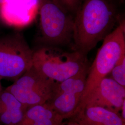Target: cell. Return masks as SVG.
<instances>
[{
    "label": "cell",
    "instance_id": "obj_1",
    "mask_svg": "<svg viewBox=\"0 0 125 125\" xmlns=\"http://www.w3.org/2000/svg\"><path fill=\"white\" fill-rule=\"evenodd\" d=\"M119 20L109 0H83L74 17L72 50L88 55L114 29Z\"/></svg>",
    "mask_w": 125,
    "mask_h": 125
},
{
    "label": "cell",
    "instance_id": "obj_2",
    "mask_svg": "<svg viewBox=\"0 0 125 125\" xmlns=\"http://www.w3.org/2000/svg\"><path fill=\"white\" fill-rule=\"evenodd\" d=\"M89 66L87 55L79 51L66 52L52 46H41L33 51L32 67L55 82L88 72Z\"/></svg>",
    "mask_w": 125,
    "mask_h": 125
},
{
    "label": "cell",
    "instance_id": "obj_3",
    "mask_svg": "<svg viewBox=\"0 0 125 125\" xmlns=\"http://www.w3.org/2000/svg\"><path fill=\"white\" fill-rule=\"evenodd\" d=\"M39 40L41 46L60 47L72 44L74 17L52 0L39 6Z\"/></svg>",
    "mask_w": 125,
    "mask_h": 125
},
{
    "label": "cell",
    "instance_id": "obj_4",
    "mask_svg": "<svg viewBox=\"0 0 125 125\" xmlns=\"http://www.w3.org/2000/svg\"><path fill=\"white\" fill-rule=\"evenodd\" d=\"M95 58L90 66L81 101L110 74L112 69L125 55V21L123 20L103 40Z\"/></svg>",
    "mask_w": 125,
    "mask_h": 125
},
{
    "label": "cell",
    "instance_id": "obj_5",
    "mask_svg": "<svg viewBox=\"0 0 125 125\" xmlns=\"http://www.w3.org/2000/svg\"><path fill=\"white\" fill-rule=\"evenodd\" d=\"M33 51L20 33L0 38V76L17 80L32 66Z\"/></svg>",
    "mask_w": 125,
    "mask_h": 125
},
{
    "label": "cell",
    "instance_id": "obj_6",
    "mask_svg": "<svg viewBox=\"0 0 125 125\" xmlns=\"http://www.w3.org/2000/svg\"><path fill=\"white\" fill-rule=\"evenodd\" d=\"M56 83L40 74L32 66L5 90L28 108L46 103Z\"/></svg>",
    "mask_w": 125,
    "mask_h": 125
},
{
    "label": "cell",
    "instance_id": "obj_7",
    "mask_svg": "<svg viewBox=\"0 0 125 125\" xmlns=\"http://www.w3.org/2000/svg\"><path fill=\"white\" fill-rule=\"evenodd\" d=\"M88 72L56 83L46 103L63 119L72 118L80 105Z\"/></svg>",
    "mask_w": 125,
    "mask_h": 125
},
{
    "label": "cell",
    "instance_id": "obj_8",
    "mask_svg": "<svg viewBox=\"0 0 125 125\" xmlns=\"http://www.w3.org/2000/svg\"><path fill=\"white\" fill-rule=\"evenodd\" d=\"M124 102L125 87L106 76L82 101L76 113L83 107L98 106L119 113Z\"/></svg>",
    "mask_w": 125,
    "mask_h": 125
},
{
    "label": "cell",
    "instance_id": "obj_9",
    "mask_svg": "<svg viewBox=\"0 0 125 125\" xmlns=\"http://www.w3.org/2000/svg\"><path fill=\"white\" fill-rule=\"evenodd\" d=\"M39 6L38 0H5L0 5V21L9 27H26L35 19Z\"/></svg>",
    "mask_w": 125,
    "mask_h": 125
},
{
    "label": "cell",
    "instance_id": "obj_10",
    "mask_svg": "<svg viewBox=\"0 0 125 125\" xmlns=\"http://www.w3.org/2000/svg\"><path fill=\"white\" fill-rule=\"evenodd\" d=\"M72 118L84 125H125L119 113L98 106L83 107Z\"/></svg>",
    "mask_w": 125,
    "mask_h": 125
},
{
    "label": "cell",
    "instance_id": "obj_11",
    "mask_svg": "<svg viewBox=\"0 0 125 125\" xmlns=\"http://www.w3.org/2000/svg\"><path fill=\"white\" fill-rule=\"evenodd\" d=\"M63 120L45 103L28 107L17 125H62Z\"/></svg>",
    "mask_w": 125,
    "mask_h": 125
},
{
    "label": "cell",
    "instance_id": "obj_12",
    "mask_svg": "<svg viewBox=\"0 0 125 125\" xmlns=\"http://www.w3.org/2000/svg\"><path fill=\"white\" fill-rule=\"evenodd\" d=\"M27 109L13 94L5 89L0 94V124L17 125Z\"/></svg>",
    "mask_w": 125,
    "mask_h": 125
},
{
    "label": "cell",
    "instance_id": "obj_13",
    "mask_svg": "<svg viewBox=\"0 0 125 125\" xmlns=\"http://www.w3.org/2000/svg\"><path fill=\"white\" fill-rule=\"evenodd\" d=\"M110 77L119 84L125 87V55L117 62L110 72Z\"/></svg>",
    "mask_w": 125,
    "mask_h": 125
},
{
    "label": "cell",
    "instance_id": "obj_14",
    "mask_svg": "<svg viewBox=\"0 0 125 125\" xmlns=\"http://www.w3.org/2000/svg\"><path fill=\"white\" fill-rule=\"evenodd\" d=\"M70 14L76 13L83 0H52Z\"/></svg>",
    "mask_w": 125,
    "mask_h": 125
},
{
    "label": "cell",
    "instance_id": "obj_15",
    "mask_svg": "<svg viewBox=\"0 0 125 125\" xmlns=\"http://www.w3.org/2000/svg\"><path fill=\"white\" fill-rule=\"evenodd\" d=\"M64 125H84L78 121H76L75 120H73L71 122H69L67 124Z\"/></svg>",
    "mask_w": 125,
    "mask_h": 125
},
{
    "label": "cell",
    "instance_id": "obj_16",
    "mask_svg": "<svg viewBox=\"0 0 125 125\" xmlns=\"http://www.w3.org/2000/svg\"><path fill=\"white\" fill-rule=\"evenodd\" d=\"M125 102H124L123 104V105L121 107V117H122V118L125 120Z\"/></svg>",
    "mask_w": 125,
    "mask_h": 125
},
{
    "label": "cell",
    "instance_id": "obj_17",
    "mask_svg": "<svg viewBox=\"0 0 125 125\" xmlns=\"http://www.w3.org/2000/svg\"><path fill=\"white\" fill-rule=\"evenodd\" d=\"M3 91V89H2V86L1 85V83H0V94L1 93V92H2Z\"/></svg>",
    "mask_w": 125,
    "mask_h": 125
},
{
    "label": "cell",
    "instance_id": "obj_18",
    "mask_svg": "<svg viewBox=\"0 0 125 125\" xmlns=\"http://www.w3.org/2000/svg\"><path fill=\"white\" fill-rule=\"evenodd\" d=\"M4 0H0V5L4 1Z\"/></svg>",
    "mask_w": 125,
    "mask_h": 125
},
{
    "label": "cell",
    "instance_id": "obj_19",
    "mask_svg": "<svg viewBox=\"0 0 125 125\" xmlns=\"http://www.w3.org/2000/svg\"><path fill=\"white\" fill-rule=\"evenodd\" d=\"M2 79V78L0 76V80Z\"/></svg>",
    "mask_w": 125,
    "mask_h": 125
}]
</instances>
